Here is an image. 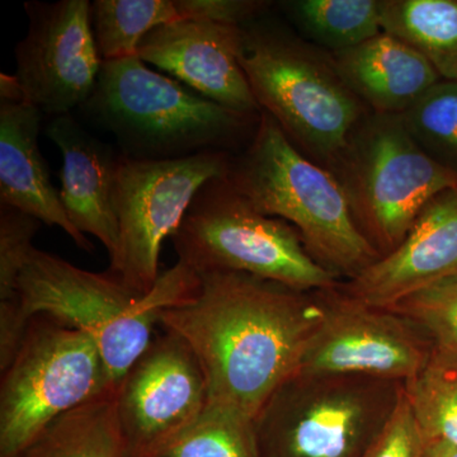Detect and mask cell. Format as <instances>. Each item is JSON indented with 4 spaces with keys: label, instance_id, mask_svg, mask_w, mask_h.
<instances>
[{
    "label": "cell",
    "instance_id": "cell-14",
    "mask_svg": "<svg viewBox=\"0 0 457 457\" xmlns=\"http://www.w3.org/2000/svg\"><path fill=\"white\" fill-rule=\"evenodd\" d=\"M242 27L180 20L147 33L137 57L196 90L204 98L243 114H261L242 65Z\"/></svg>",
    "mask_w": 457,
    "mask_h": 457
},
{
    "label": "cell",
    "instance_id": "cell-29",
    "mask_svg": "<svg viewBox=\"0 0 457 457\" xmlns=\"http://www.w3.org/2000/svg\"><path fill=\"white\" fill-rule=\"evenodd\" d=\"M180 20L242 27L263 16L270 2L261 0H174Z\"/></svg>",
    "mask_w": 457,
    "mask_h": 457
},
{
    "label": "cell",
    "instance_id": "cell-6",
    "mask_svg": "<svg viewBox=\"0 0 457 457\" xmlns=\"http://www.w3.org/2000/svg\"><path fill=\"white\" fill-rule=\"evenodd\" d=\"M170 239L177 262L196 275L245 273L299 293L337 284L293 225L258 212L227 177L204 183Z\"/></svg>",
    "mask_w": 457,
    "mask_h": 457
},
{
    "label": "cell",
    "instance_id": "cell-4",
    "mask_svg": "<svg viewBox=\"0 0 457 457\" xmlns=\"http://www.w3.org/2000/svg\"><path fill=\"white\" fill-rule=\"evenodd\" d=\"M82 110L135 161L230 153L245 134H254L261 117L228 110L137 56L104 62Z\"/></svg>",
    "mask_w": 457,
    "mask_h": 457
},
{
    "label": "cell",
    "instance_id": "cell-27",
    "mask_svg": "<svg viewBox=\"0 0 457 457\" xmlns=\"http://www.w3.org/2000/svg\"><path fill=\"white\" fill-rule=\"evenodd\" d=\"M386 311L423 328L435 345L457 348V276L427 286Z\"/></svg>",
    "mask_w": 457,
    "mask_h": 457
},
{
    "label": "cell",
    "instance_id": "cell-26",
    "mask_svg": "<svg viewBox=\"0 0 457 457\" xmlns=\"http://www.w3.org/2000/svg\"><path fill=\"white\" fill-rule=\"evenodd\" d=\"M402 119L433 161L457 173V82L440 80Z\"/></svg>",
    "mask_w": 457,
    "mask_h": 457
},
{
    "label": "cell",
    "instance_id": "cell-30",
    "mask_svg": "<svg viewBox=\"0 0 457 457\" xmlns=\"http://www.w3.org/2000/svg\"><path fill=\"white\" fill-rule=\"evenodd\" d=\"M423 457H457V447L445 441L426 440Z\"/></svg>",
    "mask_w": 457,
    "mask_h": 457
},
{
    "label": "cell",
    "instance_id": "cell-20",
    "mask_svg": "<svg viewBox=\"0 0 457 457\" xmlns=\"http://www.w3.org/2000/svg\"><path fill=\"white\" fill-rule=\"evenodd\" d=\"M278 8L300 37L329 54L383 33V0H287Z\"/></svg>",
    "mask_w": 457,
    "mask_h": 457
},
{
    "label": "cell",
    "instance_id": "cell-22",
    "mask_svg": "<svg viewBox=\"0 0 457 457\" xmlns=\"http://www.w3.org/2000/svg\"><path fill=\"white\" fill-rule=\"evenodd\" d=\"M41 224L29 213L0 204V372L13 361L31 321L21 309L18 285Z\"/></svg>",
    "mask_w": 457,
    "mask_h": 457
},
{
    "label": "cell",
    "instance_id": "cell-21",
    "mask_svg": "<svg viewBox=\"0 0 457 457\" xmlns=\"http://www.w3.org/2000/svg\"><path fill=\"white\" fill-rule=\"evenodd\" d=\"M383 31L422 54L444 80L457 82V0H383Z\"/></svg>",
    "mask_w": 457,
    "mask_h": 457
},
{
    "label": "cell",
    "instance_id": "cell-8",
    "mask_svg": "<svg viewBox=\"0 0 457 457\" xmlns=\"http://www.w3.org/2000/svg\"><path fill=\"white\" fill-rule=\"evenodd\" d=\"M116 385L80 330L36 315L0 380V457H12L66 411Z\"/></svg>",
    "mask_w": 457,
    "mask_h": 457
},
{
    "label": "cell",
    "instance_id": "cell-18",
    "mask_svg": "<svg viewBox=\"0 0 457 457\" xmlns=\"http://www.w3.org/2000/svg\"><path fill=\"white\" fill-rule=\"evenodd\" d=\"M332 56L342 79L370 112L402 116L441 80L422 54L386 32Z\"/></svg>",
    "mask_w": 457,
    "mask_h": 457
},
{
    "label": "cell",
    "instance_id": "cell-12",
    "mask_svg": "<svg viewBox=\"0 0 457 457\" xmlns=\"http://www.w3.org/2000/svg\"><path fill=\"white\" fill-rule=\"evenodd\" d=\"M206 380L191 347L163 329L117 384L128 457H155L206 408Z\"/></svg>",
    "mask_w": 457,
    "mask_h": 457
},
{
    "label": "cell",
    "instance_id": "cell-9",
    "mask_svg": "<svg viewBox=\"0 0 457 457\" xmlns=\"http://www.w3.org/2000/svg\"><path fill=\"white\" fill-rule=\"evenodd\" d=\"M231 154L200 153L170 161L120 155L113 204L119 245L108 272L140 294L161 278L162 245L171 237L204 183L227 177Z\"/></svg>",
    "mask_w": 457,
    "mask_h": 457
},
{
    "label": "cell",
    "instance_id": "cell-10",
    "mask_svg": "<svg viewBox=\"0 0 457 457\" xmlns=\"http://www.w3.org/2000/svg\"><path fill=\"white\" fill-rule=\"evenodd\" d=\"M341 378L279 387L255 418L260 457H363L390 411L378 416L371 394Z\"/></svg>",
    "mask_w": 457,
    "mask_h": 457
},
{
    "label": "cell",
    "instance_id": "cell-1",
    "mask_svg": "<svg viewBox=\"0 0 457 457\" xmlns=\"http://www.w3.org/2000/svg\"><path fill=\"white\" fill-rule=\"evenodd\" d=\"M197 278L194 296L165 309L159 326L194 351L209 404L255 420L296 375L324 305L245 273L206 272Z\"/></svg>",
    "mask_w": 457,
    "mask_h": 457
},
{
    "label": "cell",
    "instance_id": "cell-19",
    "mask_svg": "<svg viewBox=\"0 0 457 457\" xmlns=\"http://www.w3.org/2000/svg\"><path fill=\"white\" fill-rule=\"evenodd\" d=\"M116 403L117 384L57 417L12 457H128Z\"/></svg>",
    "mask_w": 457,
    "mask_h": 457
},
{
    "label": "cell",
    "instance_id": "cell-5",
    "mask_svg": "<svg viewBox=\"0 0 457 457\" xmlns=\"http://www.w3.org/2000/svg\"><path fill=\"white\" fill-rule=\"evenodd\" d=\"M227 179L258 212L291 222L309 253L337 275L353 278L380 258L335 174L300 152L269 114L261 112L253 137L231 156Z\"/></svg>",
    "mask_w": 457,
    "mask_h": 457
},
{
    "label": "cell",
    "instance_id": "cell-3",
    "mask_svg": "<svg viewBox=\"0 0 457 457\" xmlns=\"http://www.w3.org/2000/svg\"><path fill=\"white\" fill-rule=\"evenodd\" d=\"M239 60L261 112L330 170L370 112L342 79L333 56L267 12L242 26Z\"/></svg>",
    "mask_w": 457,
    "mask_h": 457
},
{
    "label": "cell",
    "instance_id": "cell-2",
    "mask_svg": "<svg viewBox=\"0 0 457 457\" xmlns=\"http://www.w3.org/2000/svg\"><path fill=\"white\" fill-rule=\"evenodd\" d=\"M197 287L196 273L179 262L162 272L149 294H140L108 270L89 272L36 248L18 285L27 320L47 315L88 336L114 384L149 347L162 312L187 302Z\"/></svg>",
    "mask_w": 457,
    "mask_h": 457
},
{
    "label": "cell",
    "instance_id": "cell-13",
    "mask_svg": "<svg viewBox=\"0 0 457 457\" xmlns=\"http://www.w3.org/2000/svg\"><path fill=\"white\" fill-rule=\"evenodd\" d=\"M405 319L347 297L324 305L295 378L409 380L428 359Z\"/></svg>",
    "mask_w": 457,
    "mask_h": 457
},
{
    "label": "cell",
    "instance_id": "cell-17",
    "mask_svg": "<svg viewBox=\"0 0 457 457\" xmlns=\"http://www.w3.org/2000/svg\"><path fill=\"white\" fill-rule=\"evenodd\" d=\"M45 134L62 152L59 195L71 224L97 237L112 257L119 245L113 192L121 153L87 131L71 113L53 117Z\"/></svg>",
    "mask_w": 457,
    "mask_h": 457
},
{
    "label": "cell",
    "instance_id": "cell-24",
    "mask_svg": "<svg viewBox=\"0 0 457 457\" xmlns=\"http://www.w3.org/2000/svg\"><path fill=\"white\" fill-rule=\"evenodd\" d=\"M404 392L426 440L457 447V348L433 345Z\"/></svg>",
    "mask_w": 457,
    "mask_h": 457
},
{
    "label": "cell",
    "instance_id": "cell-11",
    "mask_svg": "<svg viewBox=\"0 0 457 457\" xmlns=\"http://www.w3.org/2000/svg\"><path fill=\"white\" fill-rule=\"evenodd\" d=\"M88 0L27 2L29 29L16 45V78L23 97L47 116L83 107L97 86L102 62Z\"/></svg>",
    "mask_w": 457,
    "mask_h": 457
},
{
    "label": "cell",
    "instance_id": "cell-23",
    "mask_svg": "<svg viewBox=\"0 0 457 457\" xmlns=\"http://www.w3.org/2000/svg\"><path fill=\"white\" fill-rule=\"evenodd\" d=\"M90 18L104 62L137 56L147 33L180 21L174 0H95Z\"/></svg>",
    "mask_w": 457,
    "mask_h": 457
},
{
    "label": "cell",
    "instance_id": "cell-7",
    "mask_svg": "<svg viewBox=\"0 0 457 457\" xmlns=\"http://www.w3.org/2000/svg\"><path fill=\"white\" fill-rule=\"evenodd\" d=\"M330 171L380 257L404 240L433 197L457 187L456 171L433 161L396 114H366Z\"/></svg>",
    "mask_w": 457,
    "mask_h": 457
},
{
    "label": "cell",
    "instance_id": "cell-28",
    "mask_svg": "<svg viewBox=\"0 0 457 457\" xmlns=\"http://www.w3.org/2000/svg\"><path fill=\"white\" fill-rule=\"evenodd\" d=\"M426 438L404 389L363 457H423Z\"/></svg>",
    "mask_w": 457,
    "mask_h": 457
},
{
    "label": "cell",
    "instance_id": "cell-25",
    "mask_svg": "<svg viewBox=\"0 0 457 457\" xmlns=\"http://www.w3.org/2000/svg\"><path fill=\"white\" fill-rule=\"evenodd\" d=\"M155 457H260L255 420L209 404Z\"/></svg>",
    "mask_w": 457,
    "mask_h": 457
},
{
    "label": "cell",
    "instance_id": "cell-16",
    "mask_svg": "<svg viewBox=\"0 0 457 457\" xmlns=\"http://www.w3.org/2000/svg\"><path fill=\"white\" fill-rule=\"evenodd\" d=\"M44 113L23 97L14 75H0V204L29 213L42 224L59 227L75 245H93L71 224L59 192L51 183L38 135Z\"/></svg>",
    "mask_w": 457,
    "mask_h": 457
},
{
    "label": "cell",
    "instance_id": "cell-15",
    "mask_svg": "<svg viewBox=\"0 0 457 457\" xmlns=\"http://www.w3.org/2000/svg\"><path fill=\"white\" fill-rule=\"evenodd\" d=\"M457 276V187L433 197L390 253L352 278L347 295L371 308L390 309L441 279Z\"/></svg>",
    "mask_w": 457,
    "mask_h": 457
}]
</instances>
